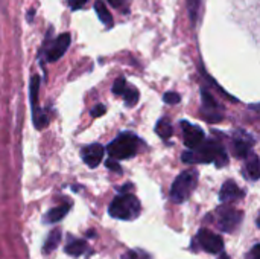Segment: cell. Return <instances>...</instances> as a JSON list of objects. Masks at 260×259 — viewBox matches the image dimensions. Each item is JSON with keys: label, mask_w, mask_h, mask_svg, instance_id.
<instances>
[{"label": "cell", "mask_w": 260, "mask_h": 259, "mask_svg": "<svg viewBox=\"0 0 260 259\" xmlns=\"http://www.w3.org/2000/svg\"><path fill=\"white\" fill-rule=\"evenodd\" d=\"M181 159L186 163H215L216 168H222L229 163V156L224 147L215 140H204L198 148L184 151Z\"/></svg>", "instance_id": "6da1fadb"}, {"label": "cell", "mask_w": 260, "mask_h": 259, "mask_svg": "<svg viewBox=\"0 0 260 259\" xmlns=\"http://www.w3.org/2000/svg\"><path fill=\"white\" fill-rule=\"evenodd\" d=\"M140 211H142V206H140L139 198L136 195L126 194V192L117 195L108 208V214L113 218L123 220V221L136 220L140 215Z\"/></svg>", "instance_id": "7a4b0ae2"}, {"label": "cell", "mask_w": 260, "mask_h": 259, "mask_svg": "<svg viewBox=\"0 0 260 259\" xmlns=\"http://www.w3.org/2000/svg\"><path fill=\"white\" fill-rule=\"evenodd\" d=\"M197 183H198V172L195 169L183 171L171 186V200L177 205L184 203L197 188Z\"/></svg>", "instance_id": "3957f363"}, {"label": "cell", "mask_w": 260, "mask_h": 259, "mask_svg": "<svg viewBox=\"0 0 260 259\" xmlns=\"http://www.w3.org/2000/svg\"><path fill=\"white\" fill-rule=\"evenodd\" d=\"M137 147H139V139L136 134L122 133L117 139H114L107 147V151H108L110 157H113L116 160H125V159H131L136 156Z\"/></svg>", "instance_id": "277c9868"}, {"label": "cell", "mask_w": 260, "mask_h": 259, "mask_svg": "<svg viewBox=\"0 0 260 259\" xmlns=\"http://www.w3.org/2000/svg\"><path fill=\"white\" fill-rule=\"evenodd\" d=\"M242 217H244V214L241 211H236L235 208L224 205V206L218 208V211H216V224L222 232L232 234L233 231H236L239 227Z\"/></svg>", "instance_id": "5b68a950"}, {"label": "cell", "mask_w": 260, "mask_h": 259, "mask_svg": "<svg viewBox=\"0 0 260 259\" xmlns=\"http://www.w3.org/2000/svg\"><path fill=\"white\" fill-rule=\"evenodd\" d=\"M195 241L200 244V247L212 255H218L224 250V241L219 235L207 231V229H200V232L197 234Z\"/></svg>", "instance_id": "8992f818"}, {"label": "cell", "mask_w": 260, "mask_h": 259, "mask_svg": "<svg viewBox=\"0 0 260 259\" xmlns=\"http://www.w3.org/2000/svg\"><path fill=\"white\" fill-rule=\"evenodd\" d=\"M181 127H183V136H184L186 148L195 150L200 145H203V142H204V131L200 127H197V125H193L190 122H183Z\"/></svg>", "instance_id": "52a82bcc"}, {"label": "cell", "mask_w": 260, "mask_h": 259, "mask_svg": "<svg viewBox=\"0 0 260 259\" xmlns=\"http://www.w3.org/2000/svg\"><path fill=\"white\" fill-rule=\"evenodd\" d=\"M254 145V139L244 133V131H238L235 134V140H233V153L236 157L245 159L250 153H251V147Z\"/></svg>", "instance_id": "ba28073f"}, {"label": "cell", "mask_w": 260, "mask_h": 259, "mask_svg": "<svg viewBox=\"0 0 260 259\" xmlns=\"http://www.w3.org/2000/svg\"><path fill=\"white\" fill-rule=\"evenodd\" d=\"M104 147L99 145V143H91V145H87L82 148L81 151V157L82 160L85 162V165L88 168H96L101 162H102V157H104Z\"/></svg>", "instance_id": "9c48e42d"}, {"label": "cell", "mask_w": 260, "mask_h": 259, "mask_svg": "<svg viewBox=\"0 0 260 259\" xmlns=\"http://www.w3.org/2000/svg\"><path fill=\"white\" fill-rule=\"evenodd\" d=\"M70 41H72V38H70L69 34H61V35L53 41V44L50 46V49H49V52H47V60H49L50 63L59 60V58L66 53V50L69 49Z\"/></svg>", "instance_id": "30bf717a"}, {"label": "cell", "mask_w": 260, "mask_h": 259, "mask_svg": "<svg viewBox=\"0 0 260 259\" xmlns=\"http://www.w3.org/2000/svg\"><path fill=\"white\" fill-rule=\"evenodd\" d=\"M244 197H245V192L233 180L225 182L222 185V188H221V192H219L221 203H230V202H235V200H241Z\"/></svg>", "instance_id": "8fae6325"}, {"label": "cell", "mask_w": 260, "mask_h": 259, "mask_svg": "<svg viewBox=\"0 0 260 259\" xmlns=\"http://www.w3.org/2000/svg\"><path fill=\"white\" fill-rule=\"evenodd\" d=\"M244 174H245L247 179H250V180H253V182H256V180H259L260 179V159L256 154L250 153V154L245 157Z\"/></svg>", "instance_id": "7c38bea8"}, {"label": "cell", "mask_w": 260, "mask_h": 259, "mask_svg": "<svg viewBox=\"0 0 260 259\" xmlns=\"http://www.w3.org/2000/svg\"><path fill=\"white\" fill-rule=\"evenodd\" d=\"M70 211V205H61V206H56V208H53V209H50L47 214H46V221L47 223H58V221H61L66 215H67V212Z\"/></svg>", "instance_id": "4fadbf2b"}, {"label": "cell", "mask_w": 260, "mask_h": 259, "mask_svg": "<svg viewBox=\"0 0 260 259\" xmlns=\"http://www.w3.org/2000/svg\"><path fill=\"white\" fill-rule=\"evenodd\" d=\"M94 11H96V14H98V17H99V20L105 24V26H113V15L110 14V11H108V8L105 6V3L102 2V0H98L96 3H94Z\"/></svg>", "instance_id": "5bb4252c"}, {"label": "cell", "mask_w": 260, "mask_h": 259, "mask_svg": "<svg viewBox=\"0 0 260 259\" xmlns=\"http://www.w3.org/2000/svg\"><path fill=\"white\" fill-rule=\"evenodd\" d=\"M87 250V243L85 240H73L66 246V253L69 256H81Z\"/></svg>", "instance_id": "9a60e30c"}, {"label": "cell", "mask_w": 260, "mask_h": 259, "mask_svg": "<svg viewBox=\"0 0 260 259\" xmlns=\"http://www.w3.org/2000/svg\"><path fill=\"white\" fill-rule=\"evenodd\" d=\"M59 241H61V231H59V229H53V231L47 235V240H46V243H44L43 250H44L46 253L53 252V250L59 246Z\"/></svg>", "instance_id": "2e32d148"}, {"label": "cell", "mask_w": 260, "mask_h": 259, "mask_svg": "<svg viewBox=\"0 0 260 259\" xmlns=\"http://www.w3.org/2000/svg\"><path fill=\"white\" fill-rule=\"evenodd\" d=\"M155 131H157V134L163 139V140H166V139H169L171 136H172V125L169 124V121L168 119H161V121H158V124L155 125Z\"/></svg>", "instance_id": "e0dca14e"}, {"label": "cell", "mask_w": 260, "mask_h": 259, "mask_svg": "<svg viewBox=\"0 0 260 259\" xmlns=\"http://www.w3.org/2000/svg\"><path fill=\"white\" fill-rule=\"evenodd\" d=\"M38 89H40V76L34 75L30 79V102H32V110L38 107Z\"/></svg>", "instance_id": "ac0fdd59"}, {"label": "cell", "mask_w": 260, "mask_h": 259, "mask_svg": "<svg viewBox=\"0 0 260 259\" xmlns=\"http://www.w3.org/2000/svg\"><path fill=\"white\" fill-rule=\"evenodd\" d=\"M47 122H49V116L44 111H41L38 107L34 108V125H35V128L43 130L47 125Z\"/></svg>", "instance_id": "d6986e66"}, {"label": "cell", "mask_w": 260, "mask_h": 259, "mask_svg": "<svg viewBox=\"0 0 260 259\" xmlns=\"http://www.w3.org/2000/svg\"><path fill=\"white\" fill-rule=\"evenodd\" d=\"M139 92L136 90V89H133V87H128L126 89V92L123 93V98H125V104L128 105V107H134L136 104H137V101H139Z\"/></svg>", "instance_id": "ffe728a7"}, {"label": "cell", "mask_w": 260, "mask_h": 259, "mask_svg": "<svg viewBox=\"0 0 260 259\" xmlns=\"http://www.w3.org/2000/svg\"><path fill=\"white\" fill-rule=\"evenodd\" d=\"M203 104H204V108H209L212 113H215L218 108H219V105H218V102L213 99V96L212 95H209L206 90H203Z\"/></svg>", "instance_id": "44dd1931"}, {"label": "cell", "mask_w": 260, "mask_h": 259, "mask_svg": "<svg viewBox=\"0 0 260 259\" xmlns=\"http://www.w3.org/2000/svg\"><path fill=\"white\" fill-rule=\"evenodd\" d=\"M187 9H189V14H190L192 24H195L197 15H198V11H200V2L198 0H187Z\"/></svg>", "instance_id": "7402d4cb"}, {"label": "cell", "mask_w": 260, "mask_h": 259, "mask_svg": "<svg viewBox=\"0 0 260 259\" xmlns=\"http://www.w3.org/2000/svg\"><path fill=\"white\" fill-rule=\"evenodd\" d=\"M128 85H126V81L125 78H117L113 84V93L114 95H123L126 92Z\"/></svg>", "instance_id": "603a6c76"}, {"label": "cell", "mask_w": 260, "mask_h": 259, "mask_svg": "<svg viewBox=\"0 0 260 259\" xmlns=\"http://www.w3.org/2000/svg\"><path fill=\"white\" fill-rule=\"evenodd\" d=\"M163 101H165L166 104L174 105V104H178V102L181 101V96H180L178 93H175V92H168V93H165Z\"/></svg>", "instance_id": "cb8c5ba5"}, {"label": "cell", "mask_w": 260, "mask_h": 259, "mask_svg": "<svg viewBox=\"0 0 260 259\" xmlns=\"http://www.w3.org/2000/svg\"><path fill=\"white\" fill-rule=\"evenodd\" d=\"M105 166L108 168V169H111V171H114V172H117V174H122V168H120V165L117 163V160L116 159H108L107 162H105Z\"/></svg>", "instance_id": "d4e9b609"}, {"label": "cell", "mask_w": 260, "mask_h": 259, "mask_svg": "<svg viewBox=\"0 0 260 259\" xmlns=\"http://www.w3.org/2000/svg\"><path fill=\"white\" fill-rule=\"evenodd\" d=\"M105 105H102V104H98L93 110H91V116L93 118H101V116H104L105 114Z\"/></svg>", "instance_id": "484cf974"}, {"label": "cell", "mask_w": 260, "mask_h": 259, "mask_svg": "<svg viewBox=\"0 0 260 259\" xmlns=\"http://www.w3.org/2000/svg\"><path fill=\"white\" fill-rule=\"evenodd\" d=\"M85 3H87V0H69V6H70L73 11L81 9Z\"/></svg>", "instance_id": "4316f807"}, {"label": "cell", "mask_w": 260, "mask_h": 259, "mask_svg": "<svg viewBox=\"0 0 260 259\" xmlns=\"http://www.w3.org/2000/svg\"><path fill=\"white\" fill-rule=\"evenodd\" d=\"M250 259H260V244H256L250 250Z\"/></svg>", "instance_id": "83f0119b"}, {"label": "cell", "mask_w": 260, "mask_h": 259, "mask_svg": "<svg viewBox=\"0 0 260 259\" xmlns=\"http://www.w3.org/2000/svg\"><path fill=\"white\" fill-rule=\"evenodd\" d=\"M122 259H139V255L134 250H128L122 255Z\"/></svg>", "instance_id": "f1b7e54d"}, {"label": "cell", "mask_w": 260, "mask_h": 259, "mask_svg": "<svg viewBox=\"0 0 260 259\" xmlns=\"http://www.w3.org/2000/svg\"><path fill=\"white\" fill-rule=\"evenodd\" d=\"M131 188H133V185H131V183H126L123 188H120V192L125 194V192H128V189H131Z\"/></svg>", "instance_id": "f546056e"}, {"label": "cell", "mask_w": 260, "mask_h": 259, "mask_svg": "<svg viewBox=\"0 0 260 259\" xmlns=\"http://www.w3.org/2000/svg\"><path fill=\"white\" fill-rule=\"evenodd\" d=\"M107 2H110L113 6H120V3H122V0H107Z\"/></svg>", "instance_id": "4dcf8cb0"}, {"label": "cell", "mask_w": 260, "mask_h": 259, "mask_svg": "<svg viewBox=\"0 0 260 259\" xmlns=\"http://www.w3.org/2000/svg\"><path fill=\"white\" fill-rule=\"evenodd\" d=\"M218 259H230V258H229V255H225V253H221V256H219Z\"/></svg>", "instance_id": "1f68e13d"}, {"label": "cell", "mask_w": 260, "mask_h": 259, "mask_svg": "<svg viewBox=\"0 0 260 259\" xmlns=\"http://www.w3.org/2000/svg\"><path fill=\"white\" fill-rule=\"evenodd\" d=\"M140 256H142V259H151V256H149V255H146V253H142Z\"/></svg>", "instance_id": "d6a6232c"}, {"label": "cell", "mask_w": 260, "mask_h": 259, "mask_svg": "<svg viewBox=\"0 0 260 259\" xmlns=\"http://www.w3.org/2000/svg\"><path fill=\"white\" fill-rule=\"evenodd\" d=\"M256 224H257V227L260 229V215H259V218H257V221H256Z\"/></svg>", "instance_id": "836d02e7"}]
</instances>
